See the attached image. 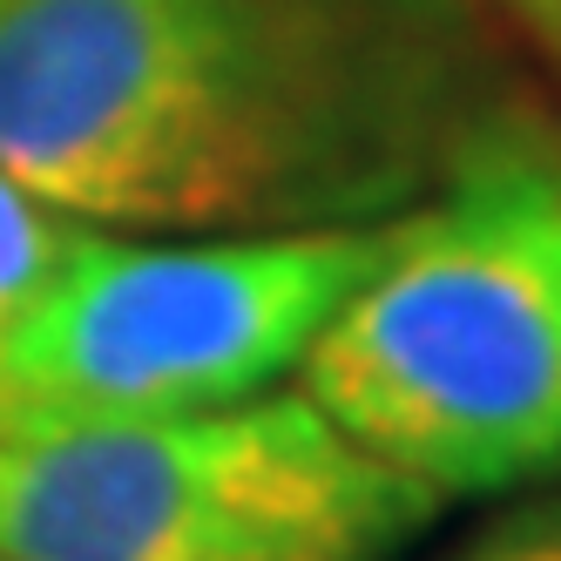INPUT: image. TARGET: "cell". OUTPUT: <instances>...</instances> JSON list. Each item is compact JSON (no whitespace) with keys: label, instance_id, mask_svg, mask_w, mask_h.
Returning <instances> with one entry per match:
<instances>
[{"label":"cell","instance_id":"52a82bcc","mask_svg":"<svg viewBox=\"0 0 561 561\" xmlns=\"http://www.w3.org/2000/svg\"><path fill=\"white\" fill-rule=\"evenodd\" d=\"M488 14L507 27V42L528 55V68L561 95V0H488Z\"/></svg>","mask_w":561,"mask_h":561},{"label":"cell","instance_id":"7a4b0ae2","mask_svg":"<svg viewBox=\"0 0 561 561\" xmlns=\"http://www.w3.org/2000/svg\"><path fill=\"white\" fill-rule=\"evenodd\" d=\"M298 386L439 501L561 473V102H528L392 230Z\"/></svg>","mask_w":561,"mask_h":561},{"label":"cell","instance_id":"8992f818","mask_svg":"<svg viewBox=\"0 0 561 561\" xmlns=\"http://www.w3.org/2000/svg\"><path fill=\"white\" fill-rule=\"evenodd\" d=\"M439 561H561V473L520 488V501H507L494 520H480Z\"/></svg>","mask_w":561,"mask_h":561},{"label":"cell","instance_id":"ba28073f","mask_svg":"<svg viewBox=\"0 0 561 561\" xmlns=\"http://www.w3.org/2000/svg\"><path fill=\"white\" fill-rule=\"evenodd\" d=\"M0 561H8V554H0Z\"/></svg>","mask_w":561,"mask_h":561},{"label":"cell","instance_id":"3957f363","mask_svg":"<svg viewBox=\"0 0 561 561\" xmlns=\"http://www.w3.org/2000/svg\"><path fill=\"white\" fill-rule=\"evenodd\" d=\"M439 501L298 392L115 426H0L8 561H392Z\"/></svg>","mask_w":561,"mask_h":561},{"label":"cell","instance_id":"6da1fadb","mask_svg":"<svg viewBox=\"0 0 561 561\" xmlns=\"http://www.w3.org/2000/svg\"><path fill=\"white\" fill-rule=\"evenodd\" d=\"M541 95L488 0H0V163L102 230L379 224Z\"/></svg>","mask_w":561,"mask_h":561},{"label":"cell","instance_id":"5b68a950","mask_svg":"<svg viewBox=\"0 0 561 561\" xmlns=\"http://www.w3.org/2000/svg\"><path fill=\"white\" fill-rule=\"evenodd\" d=\"M89 224L61 217L55 204H42L8 163H0V311H14L42 277L75 251V237Z\"/></svg>","mask_w":561,"mask_h":561},{"label":"cell","instance_id":"277c9868","mask_svg":"<svg viewBox=\"0 0 561 561\" xmlns=\"http://www.w3.org/2000/svg\"><path fill=\"white\" fill-rule=\"evenodd\" d=\"M399 217L311 230L89 224L0 311V426L176 420L271 392L392 251Z\"/></svg>","mask_w":561,"mask_h":561}]
</instances>
